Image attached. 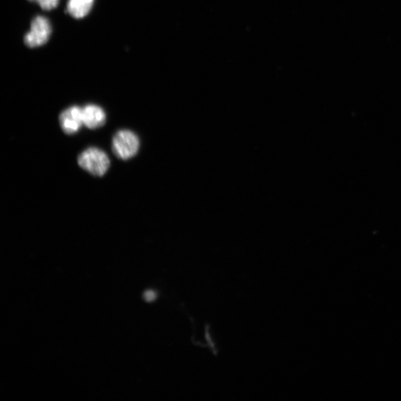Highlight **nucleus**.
<instances>
[{"instance_id": "f257e3e1", "label": "nucleus", "mask_w": 401, "mask_h": 401, "mask_svg": "<svg viewBox=\"0 0 401 401\" xmlns=\"http://www.w3.org/2000/svg\"><path fill=\"white\" fill-rule=\"evenodd\" d=\"M78 164L83 170L95 176H103L108 171L110 161L107 155L96 147H90L78 157Z\"/></svg>"}, {"instance_id": "f03ea898", "label": "nucleus", "mask_w": 401, "mask_h": 401, "mask_svg": "<svg viewBox=\"0 0 401 401\" xmlns=\"http://www.w3.org/2000/svg\"><path fill=\"white\" fill-rule=\"evenodd\" d=\"M140 146L137 134L127 129L117 132L112 140L114 154L122 160H128L135 156Z\"/></svg>"}, {"instance_id": "7ed1b4c3", "label": "nucleus", "mask_w": 401, "mask_h": 401, "mask_svg": "<svg viewBox=\"0 0 401 401\" xmlns=\"http://www.w3.org/2000/svg\"><path fill=\"white\" fill-rule=\"evenodd\" d=\"M52 28L48 20L43 16H38L31 24V29L24 42L30 48H36L46 44L51 35Z\"/></svg>"}, {"instance_id": "20e7f679", "label": "nucleus", "mask_w": 401, "mask_h": 401, "mask_svg": "<svg viewBox=\"0 0 401 401\" xmlns=\"http://www.w3.org/2000/svg\"><path fill=\"white\" fill-rule=\"evenodd\" d=\"M60 124L65 134L73 135L83 124L82 109L74 106L65 109L59 117Z\"/></svg>"}, {"instance_id": "39448f33", "label": "nucleus", "mask_w": 401, "mask_h": 401, "mask_svg": "<svg viewBox=\"0 0 401 401\" xmlns=\"http://www.w3.org/2000/svg\"><path fill=\"white\" fill-rule=\"evenodd\" d=\"M82 122L87 127L94 129L103 127L107 121L106 113L102 107L89 105L82 108Z\"/></svg>"}, {"instance_id": "423d86ee", "label": "nucleus", "mask_w": 401, "mask_h": 401, "mask_svg": "<svg viewBox=\"0 0 401 401\" xmlns=\"http://www.w3.org/2000/svg\"><path fill=\"white\" fill-rule=\"evenodd\" d=\"M94 0H69L67 4V12L74 18H85L91 11Z\"/></svg>"}, {"instance_id": "0eeeda50", "label": "nucleus", "mask_w": 401, "mask_h": 401, "mask_svg": "<svg viewBox=\"0 0 401 401\" xmlns=\"http://www.w3.org/2000/svg\"><path fill=\"white\" fill-rule=\"evenodd\" d=\"M31 2L38 3L44 10H51L56 8L59 4V0H29Z\"/></svg>"}, {"instance_id": "6e6552de", "label": "nucleus", "mask_w": 401, "mask_h": 401, "mask_svg": "<svg viewBox=\"0 0 401 401\" xmlns=\"http://www.w3.org/2000/svg\"><path fill=\"white\" fill-rule=\"evenodd\" d=\"M144 298L147 302H153L156 298V293L152 290L146 291L144 293Z\"/></svg>"}]
</instances>
